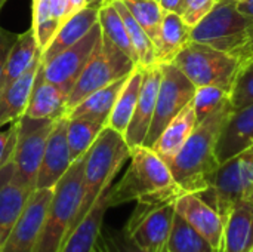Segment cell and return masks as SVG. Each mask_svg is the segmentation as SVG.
<instances>
[{"instance_id":"obj_1","label":"cell","mask_w":253,"mask_h":252,"mask_svg":"<svg viewBox=\"0 0 253 252\" xmlns=\"http://www.w3.org/2000/svg\"><path fill=\"white\" fill-rule=\"evenodd\" d=\"M233 111L230 100L197 123L182 149L168 163L172 177L182 193H203L219 168L216 143L222 126Z\"/></svg>"},{"instance_id":"obj_2","label":"cell","mask_w":253,"mask_h":252,"mask_svg":"<svg viewBox=\"0 0 253 252\" xmlns=\"http://www.w3.org/2000/svg\"><path fill=\"white\" fill-rule=\"evenodd\" d=\"M182 192L176 186L168 163L150 147L130 149V165L122 180L110 187V208L129 202L175 198Z\"/></svg>"},{"instance_id":"obj_3","label":"cell","mask_w":253,"mask_h":252,"mask_svg":"<svg viewBox=\"0 0 253 252\" xmlns=\"http://www.w3.org/2000/svg\"><path fill=\"white\" fill-rule=\"evenodd\" d=\"M129 159L130 147L127 146L125 135L105 126L84 156L83 195L70 233L90 211L98 198L113 186L116 175Z\"/></svg>"},{"instance_id":"obj_4","label":"cell","mask_w":253,"mask_h":252,"mask_svg":"<svg viewBox=\"0 0 253 252\" xmlns=\"http://www.w3.org/2000/svg\"><path fill=\"white\" fill-rule=\"evenodd\" d=\"M86 156V154H84ZM84 156L74 160L55 184L52 199L33 252H59L67 239L83 195Z\"/></svg>"},{"instance_id":"obj_5","label":"cell","mask_w":253,"mask_h":252,"mask_svg":"<svg viewBox=\"0 0 253 252\" xmlns=\"http://www.w3.org/2000/svg\"><path fill=\"white\" fill-rule=\"evenodd\" d=\"M196 86H218L230 94L240 70L239 59L224 50L190 40L172 61Z\"/></svg>"},{"instance_id":"obj_6","label":"cell","mask_w":253,"mask_h":252,"mask_svg":"<svg viewBox=\"0 0 253 252\" xmlns=\"http://www.w3.org/2000/svg\"><path fill=\"white\" fill-rule=\"evenodd\" d=\"M200 195L224 218L240 202H253V147L219 165L211 187Z\"/></svg>"},{"instance_id":"obj_7","label":"cell","mask_w":253,"mask_h":252,"mask_svg":"<svg viewBox=\"0 0 253 252\" xmlns=\"http://www.w3.org/2000/svg\"><path fill=\"white\" fill-rule=\"evenodd\" d=\"M249 19L237 0H218L212 10L190 31V40L236 55L246 40Z\"/></svg>"},{"instance_id":"obj_8","label":"cell","mask_w":253,"mask_h":252,"mask_svg":"<svg viewBox=\"0 0 253 252\" xmlns=\"http://www.w3.org/2000/svg\"><path fill=\"white\" fill-rule=\"evenodd\" d=\"M138 65L108 39L102 37L87 65L74 83L67 98V111L92 92L129 76ZM65 111V113H67Z\"/></svg>"},{"instance_id":"obj_9","label":"cell","mask_w":253,"mask_h":252,"mask_svg":"<svg viewBox=\"0 0 253 252\" xmlns=\"http://www.w3.org/2000/svg\"><path fill=\"white\" fill-rule=\"evenodd\" d=\"M175 198L138 201L126 226L130 239L147 252H165L173 223Z\"/></svg>"},{"instance_id":"obj_10","label":"cell","mask_w":253,"mask_h":252,"mask_svg":"<svg viewBox=\"0 0 253 252\" xmlns=\"http://www.w3.org/2000/svg\"><path fill=\"white\" fill-rule=\"evenodd\" d=\"M162 79L154 108V116L142 146L153 147L156 140L160 137L168 123L179 114V111L187 107L196 94V86L188 80V77L173 64H160Z\"/></svg>"},{"instance_id":"obj_11","label":"cell","mask_w":253,"mask_h":252,"mask_svg":"<svg viewBox=\"0 0 253 252\" xmlns=\"http://www.w3.org/2000/svg\"><path fill=\"white\" fill-rule=\"evenodd\" d=\"M53 122L55 119H31L25 114L16 120L18 134L12 162L16 180L30 190L36 189L39 168Z\"/></svg>"},{"instance_id":"obj_12","label":"cell","mask_w":253,"mask_h":252,"mask_svg":"<svg viewBox=\"0 0 253 252\" xmlns=\"http://www.w3.org/2000/svg\"><path fill=\"white\" fill-rule=\"evenodd\" d=\"M102 40L101 27L96 22L87 34H84L79 42L70 48L59 52L55 58L47 62L42 61L43 77L61 88L67 95L73 89L74 83L80 77L82 71L87 65L93 52Z\"/></svg>"},{"instance_id":"obj_13","label":"cell","mask_w":253,"mask_h":252,"mask_svg":"<svg viewBox=\"0 0 253 252\" xmlns=\"http://www.w3.org/2000/svg\"><path fill=\"white\" fill-rule=\"evenodd\" d=\"M53 189H34L21 215L7 233L0 252H33L52 199Z\"/></svg>"},{"instance_id":"obj_14","label":"cell","mask_w":253,"mask_h":252,"mask_svg":"<svg viewBox=\"0 0 253 252\" xmlns=\"http://www.w3.org/2000/svg\"><path fill=\"white\" fill-rule=\"evenodd\" d=\"M71 163L73 160L67 141V116L62 114L55 119L47 137L36 180V189H53Z\"/></svg>"},{"instance_id":"obj_15","label":"cell","mask_w":253,"mask_h":252,"mask_svg":"<svg viewBox=\"0 0 253 252\" xmlns=\"http://www.w3.org/2000/svg\"><path fill=\"white\" fill-rule=\"evenodd\" d=\"M160 79H162L160 64H154L142 68V82H141L136 107L125 134V140L130 149L136 146H142L145 141V137L148 134L154 116Z\"/></svg>"},{"instance_id":"obj_16","label":"cell","mask_w":253,"mask_h":252,"mask_svg":"<svg viewBox=\"0 0 253 252\" xmlns=\"http://www.w3.org/2000/svg\"><path fill=\"white\" fill-rule=\"evenodd\" d=\"M175 211L218 251L225 221L215 208L197 193H181L175 201Z\"/></svg>"},{"instance_id":"obj_17","label":"cell","mask_w":253,"mask_h":252,"mask_svg":"<svg viewBox=\"0 0 253 252\" xmlns=\"http://www.w3.org/2000/svg\"><path fill=\"white\" fill-rule=\"evenodd\" d=\"M251 147H253V104L230 113L216 143V159L221 165Z\"/></svg>"},{"instance_id":"obj_18","label":"cell","mask_w":253,"mask_h":252,"mask_svg":"<svg viewBox=\"0 0 253 252\" xmlns=\"http://www.w3.org/2000/svg\"><path fill=\"white\" fill-rule=\"evenodd\" d=\"M31 193L33 190L16 180L12 160L0 166V247L21 215Z\"/></svg>"},{"instance_id":"obj_19","label":"cell","mask_w":253,"mask_h":252,"mask_svg":"<svg viewBox=\"0 0 253 252\" xmlns=\"http://www.w3.org/2000/svg\"><path fill=\"white\" fill-rule=\"evenodd\" d=\"M108 193L110 189L98 198L84 218L67 236L59 252H92L104 226V217L110 209Z\"/></svg>"},{"instance_id":"obj_20","label":"cell","mask_w":253,"mask_h":252,"mask_svg":"<svg viewBox=\"0 0 253 252\" xmlns=\"http://www.w3.org/2000/svg\"><path fill=\"white\" fill-rule=\"evenodd\" d=\"M42 64V55L34 59L28 70L13 83L0 91V128L10 125L25 114L33 83Z\"/></svg>"},{"instance_id":"obj_21","label":"cell","mask_w":253,"mask_h":252,"mask_svg":"<svg viewBox=\"0 0 253 252\" xmlns=\"http://www.w3.org/2000/svg\"><path fill=\"white\" fill-rule=\"evenodd\" d=\"M253 250V202H240L225 218L224 235L216 252H251Z\"/></svg>"},{"instance_id":"obj_22","label":"cell","mask_w":253,"mask_h":252,"mask_svg":"<svg viewBox=\"0 0 253 252\" xmlns=\"http://www.w3.org/2000/svg\"><path fill=\"white\" fill-rule=\"evenodd\" d=\"M68 95L43 77L42 64L36 74L25 116L31 119H58L67 111Z\"/></svg>"},{"instance_id":"obj_23","label":"cell","mask_w":253,"mask_h":252,"mask_svg":"<svg viewBox=\"0 0 253 252\" xmlns=\"http://www.w3.org/2000/svg\"><path fill=\"white\" fill-rule=\"evenodd\" d=\"M33 31L42 52L73 13L68 0H33Z\"/></svg>"},{"instance_id":"obj_24","label":"cell","mask_w":253,"mask_h":252,"mask_svg":"<svg viewBox=\"0 0 253 252\" xmlns=\"http://www.w3.org/2000/svg\"><path fill=\"white\" fill-rule=\"evenodd\" d=\"M98 7L84 6L83 9L74 12L70 18H67V21L59 27L50 43L42 52V61H50L59 52L70 48L71 45L79 42L84 34H87L89 30L98 22Z\"/></svg>"},{"instance_id":"obj_25","label":"cell","mask_w":253,"mask_h":252,"mask_svg":"<svg viewBox=\"0 0 253 252\" xmlns=\"http://www.w3.org/2000/svg\"><path fill=\"white\" fill-rule=\"evenodd\" d=\"M197 126V117L193 104L190 102L187 107H184L178 116H175L168 126L163 129L160 137L153 144V149L166 163H169L178 151L182 149L194 128Z\"/></svg>"},{"instance_id":"obj_26","label":"cell","mask_w":253,"mask_h":252,"mask_svg":"<svg viewBox=\"0 0 253 252\" xmlns=\"http://www.w3.org/2000/svg\"><path fill=\"white\" fill-rule=\"evenodd\" d=\"M190 31L191 27L184 21L181 13L165 10L159 40L156 43V62H172L179 50L190 42Z\"/></svg>"},{"instance_id":"obj_27","label":"cell","mask_w":253,"mask_h":252,"mask_svg":"<svg viewBox=\"0 0 253 252\" xmlns=\"http://www.w3.org/2000/svg\"><path fill=\"white\" fill-rule=\"evenodd\" d=\"M127 77L129 76L122 77V79L92 92L83 101H80L77 105L70 108L65 113V116L67 117H86V119L96 120V122L107 125L108 117L116 104V100H117L122 88L125 86Z\"/></svg>"},{"instance_id":"obj_28","label":"cell","mask_w":253,"mask_h":252,"mask_svg":"<svg viewBox=\"0 0 253 252\" xmlns=\"http://www.w3.org/2000/svg\"><path fill=\"white\" fill-rule=\"evenodd\" d=\"M40 55L42 49L37 45L33 28H28L27 31L18 34V39L7 55L0 76V91L19 79Z\"/></svg>"},{"instance_id":"obj_29","label":"cell","mask_w":253,"mask_h":252,"mask_svg":"<svg viewBox=\"0 0 253 252\" xmlns=\"http://www.w3.org/2000/svg\"><path fill=\"white\" fill-rule=\"evenodd\" d=\"M142 82V67H136L127 77L125 86L122 88L116 104L113 107V111L108 117L107 126L113 128L114 131L120 134H126V129L130 123V119L133 116L139 89Z\"/></svg>"},{"instance_id":"obj_30","label":"cell","mask_w":253,"mask_h":252,"mask_svg":"<svg viewBox=\"0 0 253 252\" xmlns=\"http://www.w3.org/2000/svg\"><path fill=\"white\" fill-rule=\"evenodd\" d=\"M98 24L101 27L102 37L108 39L114 46H117L120 50H123L136 65H138V58L136 52L130 43L127 30L125 27V22L114 7L113 3H105L99 7L98 10Z\"/></svg>"},{"instance_id":"obj_31","label":"cell","mask_w":253,"mask_h":252,"mask_svg":"<svg viewBox=\"0 0 253 252\" xmlns=\"http://www.w3.org/2000/svg\"><path fill=\"white\" fill-rule=\"evenodd\" d=\"M108 3L114 4V7L117 9V12L120 13L122 19L125 22V27H126L129 39H130V43H132V46H133V49L136 52L138 67L145 68V67L157 64L156 62V48H154V43L147 36L144 28L136 22L133 15L125 6V3L122 0H110Z\"/></svg>"},{"instance_id":"obj_32","label":"cell","mask_w":253,"mask_h":252,"mask_svg":"<svg viewBox=\"0 0 253 252\" xmlns=\"http://www.w3.org/2000/svg\"><path fill=\"white\" fill-rule=\"evenodd\" d=\"M105 126L86 117H67V141L73 162L87 153Z\"/></svg>"},{"instance_id":"obj_33","label":"cell","mask_w":253,"mask_h":252,"mask_svg":"<svg viewBox=\"0 0 253 252\" xmlns=\"http://www.w3.org/2000/svg\"><path fill=\"white\" fill-rule=\"evenodd\" d=\"M169 252H216L179 214H175L166 244Z\"/></svg>"},{"instance_id":"obj_34","label":"cell","mask_w":253,"mask_h":252,"mask_svg":"<svg viewBox=\"0 0 253 252\" xmlns=\"http://www.w3.org/2000/svg\"><path fill=\"white\" fill-rule=\"evenodd\" d=\"M122 1L133 15L136 22L144 28V31L151 39L156 48L165 9L160 6L157 0H122Z\"/></svg>"},{"instance_id":"obj_35","label":"cell","mask_w":253,"mask_h":252,"mask_svg":"<svg viewBox=\"0 0 253 252\" xmlns=\"http://www.w3.org/2000/svg\"><path fill=\"white\" fill-rule=\"evenodd\" d=\"M228 100H230L228 92H225L224 89H221L218 86L208 85V86L196 88V94H194L191 104L196 111L197 123L202 122L209 114H212L221 105H224Z\"/></svg>"},{"instance_id":"obj_36","label":"cell","mask_w":253,"mask_h":252,"mask_svg":"<svg viewBox=\"0 0 253 252\" xmlns=\"http://www.w3.org/2000/svg\"><path fill=\"white\" fill-rule=\"evenodd\" d=\"M228 98L233 110L253 104V61L240 67Z\"/></svg>"},{"instance_id":"obj_37","label":"cell","mask_w":253,"mask_h":252,"mask_svg":"<svg viewBox=\"0 0 253 252\" xmlns=\"http://www.w3.org/2000/svg\"><path fill=\"white\" fill-rule=\"evenodd\" d=\"M99 238L105 247L107 252H147L139 245H136L125 229L104 227L101 229Z\"/></svg>"},{"instance_id":"obj_38","label":"cell","mask_w":253,"mask_h":252,"mask_svg":"<svg viewBox=\"0 0 253 252\" xmlns=\"http://www.w3.org/2000/svg\"><path fill=\"white\" fill-rule=\"evenodd\" d=\"M216 1L218 0H184L181 16L193 28L212 10Z\"/></svg>"},{"instance_id":"obj_39","label":"cell","mask_w":253,"mask_h":252,"mask_svg":"<svg viewBox=\"0 0 253 252\" xmlns=\"http://www.w3.org/2000/svg\"><path fill=\"white\" fill-rule=\"evenodd\" d=\"M16 134H18L16 122L10 123L6 132L0 131V166L12 160L15 144H16Z\"/></svg>"},{"instance_id":"obj_40","label":"cell","mask_w":253,"mask_h":252,"mask_svg":"<svg viewBox=\"0 0 253 252\" xmlns=\"http://www.w3.org/2000/svg\"><path fill=\"white\" fill-rule=\"evenodd\" d=\"M18 39V33H12L0 25V76L4 67V62L7 59V55L13 46V43Z\"/></svg>"},{"instance_id":"obj_41","label":"cell","mask_w":253,"mask_h":252,"mask_svg":"<svg viewBox=\"0 0 253 252\" xmlns=\"http://www.w3.org/2000/svg\"><path fill=\"white\" fill-rule=\"evenodd\" d=\"M239 10L249 19V27H248L246 37L253 36V0H243V1H239Z\"/></svg>"},{"instance_id":"obj_42","label":"cell","mask_w":253,"mask_h":252,"mask_svg":"<svg viewBox=\"0 0 253 252\" xmlns=\"http://www.w3.org/2000/svg\"><path fill=\"white\" fill-rule=\"evenodd\" d=\"M159 3L165 10H172V12L181 13L184 0H159Z\"/></svg>"},{"instance_id":"obj_43","label":"cell","mask_w":253,"mask_h":252,"mask_svg":"<svg viewBox=\"0 0 253 252\" xmlns=\"http://www.w3.org/2000/svg\"><path fill=\"white\" fill-rule=\"evenodd\" d=\"M68 4H70L71 13H74V12H77L86 6V0H68Z\"/></svg>"},{"instance_id":"obj_44","label":"cell","mask_w":253,"mask_h":252,"mask_svg":"<svg viewBox=\"0 0 253 252\" xmlns=\"http://www.w3.org/2000/svg\"><path fill=\"white\" fill-rule=\"evenodd\" d=\"M110 0H86V6H90V7H101L102 4L108 3Z\"/></svg>"},{"instance_id":"obj_45","label":"cell","mask_w":253,"mask_h":252,"mask_svg":"<svg viewBox=\"0 0 253 252\" xmlns=\"http://www.w3.org/2000/svg\"><path fill=\"white\" fill-rule=\"evenodd\" d=\"M92 252H107L105 247H104V244H102V241H101V238H98V241H96V244H95V247H93Z\"/></svg>"},{"instance_id":"obj_46","label":"cell","mask_w":253,"mask_h":252,"mask_svg":"<svg viewBox=\"0 0 253 252\" xmlns=\"http://www.w3.org/2000/svg\"><path fill=\"white\" fill-rule=\"evenodd\" d=\"M6 1H7V0H0V10L3 9V6L6 4Z\"/></svg>"},{"instance_id":"obj_47","label":"cell","mask_w":253,"mask_h":252,"mask_svg":"<svg viewBox=\"0 0 253 252\" xmlns=\"http://www.w3.org/2000/svg\"><path fill=\"white\" fill-rule=\"evenodd\" d=\"M237 1H243V0H237Z\"/></svg>"},{"instance_id":"obj_48","label":"cell","mask_w":253,"mask_h":252,"mask_svg":"<svg viewBox=\"0 0 253 252\" xmlns=\"http://www.w3.org/2000/svg\"><path fill=\"white\" fill-rule=\"evenodd\" d=\"M165 252H169V251H165Z\"/></svg>"},{"instance_id":"obj_49","label":"cell","mask_w":253,"mask_h":252,"mask_svg":"<svg viewBox=\"0 0 253 252\" xmlns=\"http://www.w3.org/2000/svg\"><path fill=\"white\" fill-rule=\"evenodd\" d=\"M251 252H253V250H252V251H251Z\"/></svg>"},{"instance_id":"obj_50","label":"cell","mask_w":253,"mask_h":252,"mask_svg":"<svg viewBox=\"0 0 253 252\" xmlns=\"http://www.w3.org/2000/svg\"><path fill=\"white\" fill-rule=\"evenodd\" d=\"M157 1H159V0H157Z\"/></svg>"}]
</instances>
